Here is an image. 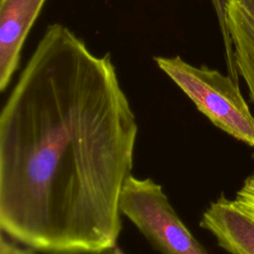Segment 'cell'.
Segmentation results:
<instances>
[{
  "label": "cell",
  "mask_w": 254,
  "mask_h": 254,
  "mask_svg": "<svg viewBox=\"0 0 254 254\" xmlns=\"http://www.w3.org/2000/svg\"><path fill=\"white\" fill-rule=\"evenodd\" d=\"M233 200L238 207L254 219V172L244 181Z\"/></svg>",
  "instance_id": "9"
},
{
  "label": "cell",
  "mask_w": 254,
  "mask_h": 254,
  "mask_svg": "<svg viewBox=\"0 0 254 254\" xmlns=\"http://www.w3.org/2000/svg\"><path fill=\"white\" fill-rule=\"evenodd\" d=\"M47 0L0 1V90L4 91L17 70L21 52Z\"/></svg>",
  "instance_id": "4"
},
{
  "label": "cell",
  "mask_w": 254,
  "mask_h": 254,
  "mask_svg": "<svg viewBox=\"0 0 254 254\" xmlns=\"http://www.w3.org/2000/svg\"><path fill=\"white\" fill-rule=\"evenodd\" d=\"M158 67L217 128L254 147V116L239 83L206 65H193L180 56L154 57Z\"/></svg>",
  "instance_id": "2"
},
{
  "label": "cell",
  "mask_w": 254,
  "mask_h": 254,
  "mask_svg": "<svg viewBox=\"0 0 254 254\" xmlns=\"http://www.w3.org/2000/svg\"><path fill=\"white\" fill-rule=\"evenodd\" d=\"M105 254H125V253L122 251V249H121L120 247L115 246L114 248H112V249L108 250Z\"/></svg>",
  "instance_id": "11"
},
{
  "label": "cell",
  "mask_w": 254,
  "mask_h": 254,
  "mask_svg": "<svg viewBox=\"0 0 254 254\" xmlns=\"http://www.w3.org/2000/svg\"><path fill=\"white\" fill-rule=\"evenodd\" d=\"M225 23L232 46L254 52V0H227Z\"/></svg>",
  "instance_id": "6"
},
{
  "label": "cell",
  "mask_w": 254,
  "mask_h": 254,
  "mask_svg": "<svg viewBox=\"0 0 254 254\" xmlns=\"http://www.w3.org/2000/svg\"><path fill=\"white\" fill-rule=\"evenodd\" d=\"M199 225L228 253L254 254V219L234 200L220 195L204 210Z\"/></svg>",
  "instance_id": "5"
},
{
  "label": "cell",
  "mask_w": 254,
  "mask_h": 254,
  "mask_svg": "<svg viewBox=\"0 0 254 254\" xmlns=\"http://www.w3.org/2000/svg\"><path fill=\"white\" fill-rule=\"evenodd\" d=\"M0 254H37V252L28 247H20L17 244L6 240L4 236L1 235Z\"/></svg>",
  "instance_id": "10"
},
{
  "label": "cell",
  "mask_w": 254,
  "mask_h": 254,
  "mask_svg": "<svg viewBox=\"0 0 254 254\" xmlns=\"http://www.w3.org/2000/svg\"><path fill=\"white\" fill-rule=\"evenodd\" d=\"M120 211L161 254H208L181 220L162 186L150 178L127 179Z\"/></svg>",
  "instance_id": "3"
},
{
  "label": "cell",
  "mask_w": 254,
  "mask_h": 254,
  "mask_svg": "<svg viewBox=\"0 0 254 254\" xmlns=\"http://www.w3.org/2000/svg\"><path fill=\"white\" fill-rule=\"evenodd\" d=\"M210 1L214 9V12L216 14L218 26H219L222 41H223L227 73L234 81L239 83V73L235 64L233 46H232V42L228 34L226 23H225V6L227 3V0H210Z\"/></svg>",
  "instance_id": "7"
},
{
  "label": "cell",
  "mask_w": 254,
  "mask_h": 254,
  "mask_svg": "<svg viewBox=\"0 0 254 254\" xmlns=\"http://www.w3.org/2000/svg\"><path fill=\"white\" fill-rule=\"evenodd\" d=\"M233 51L238 73L245 81L250 99L254 104V52L241 46L233 47Z\"/></svg>",
  "instance_id": "8"
},
{
  "label": "cell",
  "mask_w": 254,
  "mask_h": 254,
  "mask_svg": "<svg viewBox=\"0 0 254 254\" xmlns=\"http://www.w3.org/2000/svg\"><path fill=\"white\" fill-rule=\"evenodd\" d=\"M137 133L110 54L49 25L0 114L2 232L43 254L117 246Z\"/></svg>",
  "instance_id": "1"
}]
</instances>
